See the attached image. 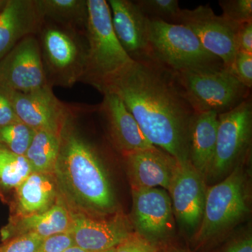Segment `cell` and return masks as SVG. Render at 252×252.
<instances>
[{"label": "cell", "mask_w": 252, "mask_h": 252, "mask_svg": "<svg viewBox=\"0 0 252 252\" xmlns=\"http://www.w3.org/2000/svg\"><path fill=\"white\" fill-rule=\"evenodd\" d=\"M154 146L179 162L189 160V129L195 112L174 73L152 59L133 61L106 83Z\"/></svg>", "instance_id": "6da1fadb"}, {"label": "cell", "mask_w": 252, "mask_h": 252, "mask_svg": "<svg viewBox=\"0 0 252 252\" xmlns=\"http://www.w3.org/2000/svg\"><path fill=\"white\" fill-rule=\"evenodd\" d=\"M54 175L71 212L97 218L115 214L117 203L103 158L81 130L74 104H69L61 130Z\"/></svg>", "instance_id": "7a4b0ae2"}, {"label": "cell", "mask_w": 252, "mask_h": 252, "mask_svg": "<svg viewBox=\"0 0 252 252\" xmlns=\"http://www.w3.org/2000/svg\"><path fill=\"white\" fill-rule=\"evenodd\" d=\"M87 56L80 82L100 92L106 83L132 63L118 40L106 0H87Z\"/></svg>", "instance_id": "3957f363"}, {"label": "cell", "mask_w": 252, "mask_h": 252, "mask_svg": "<svg viewBox=\"0 0 252 252\" xmlns=\"http://www.w3.org/2000/svg\"><path fill=\"white\" fill-rule=\"evenodd\" d=\"M36 36L48 85L71 88L80 82L87 56L85 34L44 21Z\"/></svg>", "instance_id": "277c9868"}, {"label": "cell", "mask_w": 252, "mask_h": 252, "mask_svg": "<svg viewBox=\"0 0 252 252\" xmlns=\"http://www.w3.org/2000/svg\"><path fill=\"white\" fill-rule=\"evenodd\" d=\"M173 73L195 112L223 114L251 96V89L244 86L223 67L198 68Z\"/></svg>", "instance_id": "5b68a950"}, {"label": "cell", "mask_w": 252, "mask_h": 252, "mask_svg": "<svg viewBox=\"0 0 252 252\" xmlns=\"http://www.w3.org/2000/svg\"><path fill=\"white\" fill-rule=\"evenodd\" d=\"M149 43L150 59L172 72L223 67L221 61L207 51L183 25L150 20Z\"/></svg>", "instance_id": "8992f818"}, {"label": "cell", "mask_w": 252, "mask_h": 252, "mask_svg": "<svg viewBox=\"0 0 252 252\" xmlns=\"http://www.w3.org/2000/svg\"><path fill=\"white\" fill-rule=\"evenodd\" d=\"M249 212L246 182L242 165L220 183L207 189L203 218L195 240L206 243L240 221Z\"/></svg>", "instance_id": "52a82bcc"}, {"label": "cell", "mask_w": 252, "mask_h": 252, "mask_svg": "<svg viewBox=\"0 0 252 252\" xmlns=\"http://www.w3.org/2000/svg\"><path fill=\"white\" fill-rule=\"evenodd\" d=\"M216 149L209 177L220 178L240 165L250 152L252 135V96L218 115Z\"/></svg>", "instance_id": "ba28073f"}, {"label": "cell", "mask_w": 252, "mask_h": 252, "mask_svg": "<svg viewBox=\"0 0 252 252\" xmlns=\"http://www.w3.org/2000/svg\"><path fill=\"white\" fill-rule=\"evenodd\" d=\"M176 24L189 28L205 49L220 59L223 67L230 70L237 53L235 34L240 25L217 16L209 6L181 10Z\"/></svg>", "instance_id": "9c48e42d"}, {"label": "cell", "mask_w": 252, "mask_h": 252, "mask_svg": "<svg viewBox=\"0 0 252 252\" xmlns=\"http://www.w3.org/2000/svg\"><path fill=\"white\" fill-rule=\"evenodd\" d=\"M46 86L37 37L26 36L0 60V86L28 93Z\"/></svg>", "instance_id": "30bf717a"}, {"label": "cell", "mask_w": 252, "mask_h": 252, "mask_svg": "<svg viewBox=\"0 0 252 252\" xmlns=\"http://www.w3.org/2000/svg\"><path fill=\"white\" fill-rule=\"evenodd\" d=\"M207 189L205 178L189 160L177 162L167 191L174 215L187 231L195 233L201 223Z\"/></svg>", "instance_id": "8fae6325"}, {"label": "cell", "mask_w": 252, "mask_h": 252, "mask_svg": "<svg viewBox=\"0 0 252 252\" xmlns=\"http://www.w3.org/2000/svg\"><path fill=\"white\" fill-rule=\"evenodd\" d=\"M131 220L137 232L151 243L165 240L174 228L171 199L160 188L132 189Z\"/></svg>", "instance_id": "7c38bea8"}, {"label": "cell", "mask_w": 252, "mask_h": 252, "mask_svg": "<svg viewBox=\"0 0 252 252\" xmlns=\"http://www.w3.org/2000/svg\"><path fill=\"white\" fill-rule=\"evenodd\" d=\"M15 112L20 122L34 130L61 134L69 104L60 100L49 86L28 93L11 91Z\"/></svg>", "instance_id": "4fadbf2b"}, {"label": "cell", "mask_w": 252, "mask_h": 252, "mask_svg": "<svg viewBox=\"0 0 252 252\" xmlns=\"http://www.w3.org/2000/svg\"><path fill=\"white\" fill-rule=\"evenodd\" d=\"M72 213L69 233L74 245L91 252H102L116 248L132 233L130 223L122 214L91 217Z\"/></svg>", "instance_id": "5bb4252c"}, {"label": "cell", "mask_w": 252, "mask_h": 252, "mask_svg": "<svg viewBox=\"0 0 252 252\" xmlns=\"http://www.w3.org/2000/svg\"><path fill=\"white\" fill-rule=\"evenodd\" d=\"M113 29L126 54L133 61L150 59V20L135 1L109 0Z\"/></svg>", "instance_id": "9a60e30c"}, {"label": "cell", "mask_w": 252, "mask_h": 252, "mask_svg": "<svg viewBox=\"0 0 252 252\" xmlns=\"http://www.w3.org/2000/svg\"><path fill=\"white\" fill-rule=\"evenodd\" d=\"M102 94L97 112L105 119L109 139L122 155L156 147L144 136L135 118L117 94L105 92Z\"/></svg>", "instance_id": "2e32d148"}, {"label": "cell", "mask_w": 252, "mask_h": 252, "mask_svg": "<svg viewBox=\"0 0 252 252\" xmlns=\"http://www.w3.org/2000/svg\"><path fill=\"white\" fill-rule=\"evenodd\" d=\"M132 189L161 188L168 190L177 161L175 158L154 148L122 155Z\"/></svg>", "instance_id": "e0dca14e"}, {"label": "cell", "mask_w": 252, "mask_h": 252, "mask_svg": "<svg viewBox=\"0 0 252 252\" xmlns=\"http://www.w3.org/2000/svg\"><path fill=\"white\" fill-rule=\"evenodd\" d=\"M43 23L36 0H8L0 14V60L26 36L36 35Z\"/></svg>", "instance_id": "ac0fdd59"}, {"label": "cell", "mask_w": 252, "mask_h": 252, "mask_svg": "<svg viewBox=\"0 0 252 252\" xmlns=\"http://www.w3.org/2000/svg\"><path fill=\"white\" fill-rule=\"evenodd\" d=\"M60 196L54 174L32 172L10 199V217L44 213L56 205Z\"/></svg>", "instance_id": "d6986e66"}, {"label": "cell", "mask_w": 252, "mask_h": 252, "mask_svg": "<svg viewBox=\"0 0 252 252\" xmlns=\"http://www.w3.org/2000/svg\"><path fill=\"white\" fill-rule=\"evenodd\" d=\"M72 213L60 196L52 208L31 216L9 217L7 224L0 231L2 243L11 239L26 234H35L43 238H48L69 230Z\"/></svg>", "instance_id": "ffe728a7"}, {"label": "cell", "mask_w": 252, "mask_h": 252, "mask_svg": "<svg viewBox=\"0 0 252 252\" xmlns=\"http://www.w3.org/2000/svg\"><path fill=\"white\" fill-rule=\"evenodd\" d=\"M217 113L195 112L189 129V161L204 178L209 177L216 149Z\"/></svg>", "instance_id": "44dd1931"}, {"label": "cell", "mask_w": 252, "mask_h": 252, "mask_svg": "<svg viewBox=\"0 0 252 252\" xmlns=\"http://www.w3.org/2000/svg\"><path fill=\"white\" fill-rule=\"evenodd\" d=\"M36 4L44 21L85 34L87 0H36Z\"/></svg>", "instance_id": "7402d4cb"}, {"label": "cell", "mask_w": 252, "mask_h": 252, "mask_svg": "<svg viewBox=\"0 0 252 252\" xmlns=\"http://www.w3.org/2000/svg\"><path fill=\"white\" fill-rule=\"evenodd\" d=\"M61 147V134L34 130L31 145L25 154L32 172L54 174Z\"/></svg>", "instance_id": "603a6c76"}, {"label": "cell", "mask_w": 252, "mask_h": 252, "mask_svg": "<svg viewBox=\"0 0 252 252\" xmlns=\"http://www.w3.org/2000/svg\"><path fill=\"white\" fill-rule=\"evenodd\" d=\"M32 173L26 157L0 144V198L9 203L16 189Z\"/></svg>", "instance_id": "cb8c5ba5"}, {"label": "cell", "mask_w": 252, "mask_h": 252, "mask_svg": "<svg viewBox=\"0 0 252 252\" xmlns=\"http://www.w3.org/2000/svg\"><path fill=\"white\" fill-rule=\"evenodd\" d=\"M34 130L22 122L0 127V144L13 153L24 157L31 145Z\"/></svg>", "instance_id": "d4e9b609"}, {"label": "cell", "mask_w": 252, "mask_h": 252, "mask_svg": "<svg viewBox=\"0 0 252 252\" xmlns=\"http://www.w3.org/2000/svg\"><path fill=\"white\" fill-rule=\"evenodd\" d=\"M142 13L149 20L177 23L180 9L178 0H135Z\"/></svg>", "instance_id": "484cf974"}, {"label": "cell", "mask_w": 252, "mask_h": 252, "mask_svg": "<svg viewBox=\"0 0 252 252\" xmlns=\"http://www.w3.org/2000/svg\"><path fill=\"white\" fill-rule=\"evenodd\" d=\"M219 4L223 11L221 15L236 25L252 21V0H221Z\"/></svg>", "instance_id": "4316f807"}, {"label": "cell", "mask_w": 252, "mask_h": 252, "mask_svg": "<svg viewBox=\"0 0 252 252\" xmlns=\"http://www.w3.org/2000/svg\"><path fill=\"white\" fill-rule=\"evenodd\" d=\"M44 239L35 234L20 235L2 243L0 252H39Z\"/></svg>", "instance_id": "83f0119b"}, {"label": "cell", "mask_w": 252, "mask_h": 252, "mask_svg": "<svg viewBox=\"0 0 252 252\" xmlns=\"http://www.w3.org/2000/svg\"><path fill=\"white\" fill-rule=\"evenodd\" d=\"M230 72L248 89L252 87V54L238 51Z\"/></svg>", "instance_id": "f1b7e54d"}, {"label": "cell", "mask_w": 252, "mask_h": 252, "mask_svg": "<svg viewBox=\"0 0 252 252\" xmlns=\"http://www.w3.org/2000/svg\"><path fill=\"white\" fill-rule=\"evenodd\" d=\"M114 252H158L157 245L137 233H132L118 245Z\"/></svg>", "instance_id": "f546056e"}, {"label": "cell", "mask_w": 252, "mask_h": 252, "mask_svg": "<svg viewBox=\"0 0 252 252\" xmlns=\"http://www.w3.org/2000/svg\"><path fill=\"white\" fill-rule=\"evenodd\" d=\"M20 122L15 112L11 90L0 86V127Z\"/></svg>", "instance_id": "4dcf8cb0"}, {"label": "cell", "mask_w": 252, "mask_h": 252, "mask_svg": "<svg viewBox=\"0 0 252 252\" xmlns=\"http://www.w3.org/2000/svg\"><path fill=\"white\" fill-rule=\"evenodd\" d=\"M74 245L69 232L51 235L44 239L39 252H64Z\"/></svg>", "instance_id": "1f68e13d"}, {"label": "cell", "mask_w": 252, "mask_h": 252, "mask_svg": "<svg viewBox=\"0 0 252 252\" xmlns=\"http://www.w3.org/2000/svg\"><path fill=\"white\" fill-rule=\"evenodd\" d=\"M236 51L252 54V21L240 24L235 34Z\"/></svg>", "instance_id": "d6a6232c"}, {"label": "cell", "mask_w": 252, "mask_h": 252, "mask_svg": "<svg viewBox=\"0 0 252 252\" xmlns=\"http://www.w3.org/2000/svg\"><path fill=\"white\" fill-rule=\"evenodd\" d=\"M220 252H252V238L250 235H245L233 240Z\"/></svg>", "instance_id": "836d02e7"}, {"label": "cell", "mask_w": 252, "mask_h": 252, "mask_svg": "<svg viewBox=\"0 0 252 252\" xmlns=\"http://www.w3.org/2000/svg\"><path fill=\"white\" fill-rule=\"evenodd\" d=\"M64 252H91L87 251V250H84V249L79 248L77 245H72V247L67 249Z\"/></svg>", "instance_id": "e575fe53"}, {"label": "cell", "mask_w": 252, "mask_h": 252, "mask_svg": "<svg viewBox=\"0 0 252 252\" xmlns=\"http://www.w3.org/2000/svg\"><path fill=\"white\" fill-rule=\"evenodd\" d=\"M165 252H191L189 250H185V249H182L176 248V247L170 246L165 250Z\"/></svg>", "instance_id": "d590c367"}, {"label": "cell", "mask_w": 252, "mask_h": 252, "mask_svg": "<svg viewBox=\"0 0 252 252\" xmlns=\"http://www.w3.org/2000/svg\"><path fill=\"white\" fill-rule=\"evenodd\" d=\"M8 0H0V14L4 10L5 6H6V3H7Z\"/></svg>", "instance_id": "8d00e7d4"}, {"label": "cell", "mask_w": 252, "mask_h": 252, "mask_svg": "<svg viewBox=\"0 0 252 252\" xmlns=\"http://www.w3.org/2000/svg\"><path fill=\"white\" fill-rule=\"evenodd\" d=\"M115 252V248L110 249V250H107V251H104L102 252Z\"/></svg>", "instance_id": "74e56055"}]
</instances>
